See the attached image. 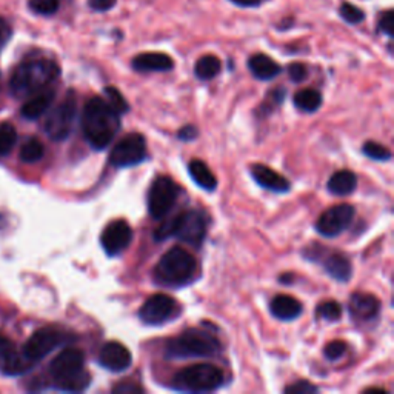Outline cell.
Here are the masks:
<instances>
[{"instance_id":"obj_1","label":"cell","mask_w":394,"mask_h":394,"mask_svg":"<svg viewBox=\"0 0 394 394\" xmlns=\"http://www.w3.org/2000/svg\"><path fill=\"white\" fill-rule=\"evenodd\" d=\"M120 128V115L102 98L86 102L82 115V131L93 150H105Z\"/></svg>"},{"instance_id":"obj_2","label":"cell","mask_w":394,"mask_h":394,"mask_svg":"<svg viewBox=\"0 0 394 394\" xmlns=\"http://www.w3.org/2000/svg\"><path fill=\"white\" fill-rule=\"evenodd\" d=\"M50 374L60 391L79 393L90 387L91 376L85 370V354L79 348H66L50 364Z\"/></svg>"},{"instance_id":"obj_3","label":"cell","mask_w":394,"mask_h":394,"mask_svg":"<svg viewBox=\"0 0 394 394\" xmlns=\"http://www.w3.org/2000/svg\"><path fill=\"white\" fill-rule=\"evenodd\" d=\"M60 68L48 59H33L16 68L10 81V88L16 98H30L56 81Z\"/></svg>"},{"instance_id":"obj_4","label":"cell","mask_w":394,"mask_h":394,"mask_svg":"<svg viewBox=\"0 0 394 394\" xmlns=\"http://www.w3.org/2000/svg\"><path fill=\"white\" fill-rule=\"evenodd\" d=\"M207 236V217L197 209H190L178 214L168 222H163L154 231L156 241H165L168 238H178L191 247L199 248Z\"/></svg>"},{"instance_id":"obj_5","label":"cell","mask_w":394,"mask_h":394,"mask_svg":"<svg viewBox=\"0 0 394 394\" xmlns=\"http://www.w3.org/2000/svg\"><path fill=\"white\" fill-rule=\"evenodd\" d=\"M221 352V342L212 332L190 328L171 339L165 348L166 359L213 357Z\"/></svg>"},{"instance_id":"obj_6","label":"cell","mask_w":394,"mask_h":394,"mask_svg":"<svg viewBox=\"0 0 394 394\" xmlns=\"http://www.w3.org/2000/svg\"><path fill=\"white\" fill-rule=\"evenodd\" d=\"M195 274L196 259L182 247H173L166 251L154 268L156 282L168 286L187 284Z\"/></svg>"},{"instance_id":"obj_7","label":"cell","mask_w":394,"mask_h":394,"mask_svg":"<svg viewBox=\"0 0 394 394\" xmlns=\"http://www.w3.org/2000/svg\"><path fill=\"white\" fill-rule=\"evenodd\" d=\"M224 383V373L212 364H197L180 370L173 379L174 388L188 393L214 391Z\"/></svg>"},{"instance_id":"obj_8","label":"cell","mask_w":394,"mask_h":394,"mask_svg":"<svg viewBox=\"0 0 394 394\" xmlns=\"http://www.w3.org/2000/svg\"><path fill=\"white\" fill-rule=\"evenodd\" d=\"M77 115V103L73 93H69L64 102H60L57 107L50 112L45 120V133L51 140H65L73 133L74 120Z\"/></svg>"},{"instance_id":"obj_9","label":"cell","mask_w":394,"mask_h":394,"mask_svg":"<svg viewBox=\"0 0 394 394\" xmlns=\"http://www.w3.org/2000/svg\"><path fill=\"white\" fill-rule=\"evenodd\" d=\"M68 340L66 332L56 327H45L37 330L34 335L26 340L23 347V354L36 364L40 359L47 357L56 348L64 345Z\"/></svg>"},{"instance_id":"obj_10","label":"cell","mask_w":394,"mask_h":394,"mask_svg":"<svg viewBox=\"0 0 394 394\" xmlns=\"http://www.w3.org/2000/svg\"><path fill=\"white\" fill-rule=\"evenodd\" d=\"M146 159V142L142 134L131 133L115 145L110 154V163L116 168H128Z\"/></svg>"},{"instance_id":"obj_11","label":"cell","mask_w":394,"mask_h":394,"mask_svg":"<svg viewBox=\"0 0 394 394\" xmlns=\"http://www.w3.org/2000/svg\"><path fill=\"white\" fill-rule=\"evenodd\" d=\"M179 196V187L173 179L162 176L156 179L148 192V212L153 219H162L170 213Z\"/></svg>"},{"instance_id":"obj_12","label":"cell","mask_w":394,"mask_h":394,"mask_svg":"<svg viewBox=\"0 0 394 394\" xmlns=\"http://www.w3.org/2000/svg\"><path fill=\"white\" fill-rule=\"evenodd\" d=\"M354 207L340 204L323 212L316 222V230L323 238H336L352 225L354 219Z\"/></svg>"},{"instance_id":"obj_13","label":"cell","mask_w":394,"mask_h":394,"mask_svg":"<svg viewBox=\"0 0 394 394\" xmlns=\"http://www.w3.org/2000/svg\"><path fill=\"white\" fill-rule=\"evenodd\" d=\"M176 311V301L166 294H153L140 306L139 318L146 325H162Z\"/></svg>"},{"instance_id":"obj_14","label":"cell","mask_w":394,"mask_h":394,"mask_svg":"<svg viewBox=\"0 0 394 394\" xmlns=\"http://www.w3.org/2000/svg\"><path fill=\"white\" fill-rule=\"evenodd\" d=\"M131 241H133V230L127 221H115L108 224L100 236L102 248L111 257L124 253L129 247Z\"/></svg>"},{"instance_id":"obj_15","label":"cell","mask_w":394,"mask_h":394,"mask_svg":"<svg viewBox=\"0 0 394 394\" xmlns=\"http://www.w3.org/2000/svg\"><path fill=\"white\" fill-rule=\"evenodd\" d=\"M99 364L105 370L122 373L128 370L133 364V356H131L129 349L120 342H107L99 353Z\"/></svg>"},{"instance_id":"obj_16","label":"cell","mask_w":394,"mask_h":394,"mask_svg":"<svg viewBox=\"0 0 394 394\" xmlns=\"http://www.w3.org/2000/svg\"><path fill=\"white\" fill-rule=\"evenodd\" d=\"M349 316L356 322H370L379 316L381 302L376 296L369 293H354L348 305Z\"/></svg>"},{"instance_id":"obj_17","label":"cell","mask_w":394,"mask_h":394,"mask_svg":"<svg viewBox=\"0 0 394 394\" xmlns=\"http://www.w3.org/2000/svg\"><path fill=\"white\" fill-rule=\"evenodd\" d=\"M251 176L259 183L260 187H264L270 191L286 192L288 190L291 188L288 179H285L284 176H280L277 171L271 170L270 166H267V165H260V163L253 165L251 166Z\"/></svg>"},{"instance_id":"obj_18","label":"cell","mask_w":394,"mask_h":394,"mask_svg":"<svg viewBox=\"0 0 394 394\" xmlns=\"http://www.w3.org/2000/svg\"><path fill=\"white\" fill-rule=\"evenodd\" d=\"M173 66V59L163 52H144L133 59V68L139 73H163Z\"/></svg>"},{"instance_id":"obj_19","label":"cell","mask_w":394,"mask_h":394,"mask_svg":"<svg viewBox=\"0 0 394 394\" xmlns=\"http://www.w3.org/2000/svg\"><path fill=\"white\" fill-rule=\"evenodd\" d=\"M33 366L34 362L30 361V359L23 354V352H17L14 347L6 349L4 353H0V373L5 376H21L26 371H30Z\"/></svg>"},{"instance_id":"obj_20","label":"cell","mask_w":394,"mask_h":394,"mask_svg":"<svg viewBox=\"0 0 394 394\" xmlns=\"http://www.w3.org/2000/svg\"><path fill=\"white\" fill-rule=\"evenodd\" d=\"M54 95H56L54 90H50V88L33 94L22 107V116L28 120H36L42 117L51 107L52 100H54Z\"/></svg>"},{"instance_id":"obj_21","label":"cell","mask_w":394,"mask_h":394,"mask_svg":"<svg viewBox=\"0 0 394 394\" xmlns=\"http://www.w3.org/2000/svg\"><path fill=\"white\" fill-rule=\"evenodd\" d=\"M270 310L279 320H294L302 314V303L293 296L279 294L271 301Z\"/></svg>"},{"instance_id":"obj_22","label":"cell","mask_w":394,"mask_h":394,"mask_svg":"<svg viewBox=\"0 0 394 394\" xmlns=\"http://www.w3.org/2000/svg\"><path fill=\"white\" fill-rule=\"evenodd\" d=\"M322 264L328 276L337 282H348L352 277V262L342 253H330L328 256L322 257Z\"/></svg>"},{"instance_id":"obj_23","label":"cell","mask_w":394,"mask_h":394,"mask_svg":"<svg viewBox=\"0 0 394 394\" xmlns=\"http://www.w3.org/2000/svg\"><path fill=\"white\" fill-rule=\"evenodd\" d=\"M248 66L253 76L259 79V81H271V79L277 77L280 71H282L280 65L265 54H255L250 57Z\"/></svg>"},{"instance_id":"obj_24","label":"cell","mask_w":394,"mask_h":394,"mask_svg":"<svg viewBox=\"0 0 394 394\" xmlns=\"http://www.w3.org/2000/svg\"><path fill=\"white\" fill-rule=\"evenodd\" d=\"M328 191L335 196H348L357 188V178L353 171L340 170L328 179Z\"/></svg>"},{"instance_id":"obj_25","label":"cell","mask_w":394,"mask_h":394,"mask_svg":"<svg viewBox=\"0 0 394 394\" xmlns=\"http://www.w3.org/2000/svg\"><path fill=\"white\" fill-rule=\"evenodd\" d=\"M188 171L191 179L195 180L200 188L207 191H214L217 187V179L213 174V171L208 168V165L202 161H191L188 165Z\"/></svg>"},{"instance_id":"obj_26","label":"cell","mask_w":394,"mask_h":394,"mask_svg":"<svg viewBox=\"0 0 394 394\" xmlns=\"http://www.w3.org/2000/svg\"><path fill=\"white\" fill-rule=\"evenodd\" d=\"M222 64L216 56H204L200 57L195 65V74L200 81H212L221 73Z\"/></svg>"},{"instance_id":"obj_27","label":"cell","mask_w":394,"mask_h":394,"mask_svg":"<svg viewBox=\"0 0 394 394\" xmlns=\"http://www.w3.org/2000/svg\"><path fill=\"white\" fill-rule=\"evenodd\" d=\"M294 105L301 111L305 112H314L320 108L322 105V95L316 90H302L294 95Z\"/></svg>"},{"instance_id":"obj_28","label":"cell","mask_w":394,"mask_h":394,"mask_svg":"<svg viewBox=\"0 0 394 394\" xmlns=\"http://www.w3.org/2000/svg\"><path fill=\"white\" fill-rule=\"evenodd\" d=\"M43 154H45V148L39 139H30L22 145L19 157L25 163H36L39 162Z\"/></svg>"},{"instance_id":"obj_29","label":"cell","mask_w":394,"mask_h":394,"mask_svg":"<svg viewBox=\"0 0 394 394\" xmlns=\"http://www.w3.org/2000/svg\"><path fill=\"white\" fill-rule=\"evenodd\" d=\"M17 142V131L10 124H0V159L8 156Z\"/></svg>"},{"instance_id":"obj_30","label":"cell","mask_w":394,"mask_h":394,"mask_svg":"<svg viewBox=\"0 0 394 394\" xmlns=\"http://www.w3.org/2000/svg\"><path fill=\"white\" fill-rule=\"evenodd\" d=\"M362 151L366 157H370L373 161H379V162H387L391 159V151L388 150L387 146H383L378 142H365L362 146Z\"/></svg>"},{"instance_id":"obj_31","label":"cell","mask_w":394,"mask_h":394,"mask_svg":"<svg viewBox=\"0 0 394 394\" xmlns=\"http://www.w3.org/2000/svg\"><path fill=\"white\" fill-rule=\"evenodd\" d=\"M318 318H322L330 322H336L342 318V306L336 301H327L322 302L316 310Z\"/></svg>"},{"instance_id":"obj_32","label":"cell","mask_w":394,"mask_h":394,"mask_svg":"<svg viewBox=\"0 0 394 394\" xmlns=\"http://www.w3.org/2000/svg\"><path fill=\"white\" fill-rule=\"evenodd\" d=\"M105 94H107L108 98L107 102L111 105V108L115 110L117 115H125L129 110L125 98L119 93V90L115 88V86H107V88H105Z\"/></svg>"},{"instance_id":"obj_33","label":"cell","mask_w":394,"mask_h":394,"mask_svg":"<svg viewBox=\"0 0 394 394\" xmlns=\"http://www.w3.org/2000/svg\"><path fill=\"white\" fill-rule=\"evenodd\" d=\"M31 10L40 16H51L59 10V0H30Z\"/></svg>"},{"instance_id":"obj_34","label":"cell","mask_w":394,"mask_h":394,"mask_svg":"<svg viewBox=\"0 0 394 394\" xmlns=\"http://www.w3.org/2000/svg\"><path fill=\"white\" fill-rule=\"evenodd\" d=\"M340 17L348 23H361L365 19V14L362 10H359L357 6L352 5V4H342L340 5Z\"/></svg>"},{"instance_id":"obj_35","label":"cell","mask_w":394,"mask_h":394,"mask_svg":"<svg viewBox=\"0 0 394 394\" xmlns=\"http://www.w3.org/2000/svg\"><path fill=\"white\" fill-rule=\"evenodd\" d=\"M348 349V345L344 340H332L330 342L325 349H323V354L328 359V361H337V359L342 357Z\"/></svg>"},{"instance_id":"obj_36","label":"cell","mask_w":394,"mask_h":394,"mask_svg":"<svg viewBox=\"0 0 394 394\" xmlns=\"http://www.w3.org/2000/svg\"><path fill=\"white\" fill-rule=\"evenodd\" d=\"M318 391H319V388L316 387V385H313L308 381H299L285 388V393H288V394H311V393H318Z\"/></svg>"},{"instance_id":"obj_37","label":"cell","mask_w":394,"mask_h":394,"mask_svg":"<svg viewBox=\"0 0 394 394\" xmlns=\"http://www.w3.org/2000/svg\"><path fill=\"white\" fill-rule=\"evenodd\" d=\"M112 393L116 394H142L144 388L140 387L137 382H120L117 383L115 388H112Z\"/></svg>"},{"instance_id":"obj_38","label":"cell","mask_w":394,"mask_h":394,"mask_svg":"<svg viewBox=\"0 0 394 394\" xmlns=\"http://www.w3.org/2000/svg\"><path fill=\"white\" fill-rule=\"evenodd\" d=\"M11 36H13V30L10 23L0 17V52H2V50L6 47V43L10 42Z\"/></svg>"},{"instance_id":"obj_39","label":"cell","mask_w":394,"mask_h":394,"mask_svg":"<svg viewBox=\"0 0 394 394\" xmlns=\"http://www.w3.org/2000/svg\"><path fill=\"white\" fill-rule=\"evenodd\" d=\"M288 74L293 82H302L306 77V66L303 64H291L288 66Z\"/></svg>"},{"instance_id":"obj_40","label":"cell","mask_w":394,"mask_h":394,"mask_svg":"<svg viewBox=\"0 0 394 394\" xmlns=\"http://www.w3.org/2000/svg\"><path fill=\"white\" fill-rule=\"evenodd\" d=\"M379 31L393 37V11H385L379 21Z\"/></svg>"},{"instance_id":"obj_41","label":"cell","mask_w":394,"mask_h":394,"mask_svg":"<svg viewBox=\"0 0 394 394\" xmlns=\"http://www.w3.org/2000/svg\"><path fill=\"white\" fill-rule=\"evenodd\" d=\"M117 0H88V5L91 10L94 11H99V13H103V11H110L115 8Z\"/></svg>"},{"instance_id":"obj_42","label":"cell","mask_w":394,"mask_h":394,"mask_svg":"<svg viewBox=\"0 0 394 394\" xmlns=\"http://www.w3.org/2000/svg\"><path fill=\"white\" fill-rule=\"evenodd\" d=\"M199 134V131L196 127H192V125H185L183 127L180 131H179V134L178 137L180 140H185V142H190V140H195Z\"/></svg>"},{"instance_id":"obj_43","label":"cell","mask_w":394,"mask_h":394,"mask_svg":"<svg viewBox=\"0 0 394 394\" xmlns=\"http://www.w3.org/2000/svg\"><path fill=\"white\" fill-rule=\"evenodd\" d=\"M231 2L236 4V5H239V6L251 8V6H257V5H260L262 0H231Z\"/></svg>"},{"instance_id":"obj_44","label":"cell","mask_w":394,"mask_h":394,"mask_svg":"<svg viewBox=\"0 0 394 394\" xmlns=\"http://www.w3.org/2000/svg\"><path fill=\"white\" fill-rule=\"evenodd\" d=\"M13 347H14V344L11 342L10 339L0 335V353H4V352H6V349H10Z\"/></svg>"},{"instance_id":"obj_45","label":"cell","mask_w":394,"mask_h":394,"mask_svg":"<svg viewBox=\"0 0 394 394\" xmlns=\"http://www.w3.org/2000/svg\"><path fill=\"white\" fill-rule=\"evenodd\" d=\"M365 393H382V394H387L383 388H366Z\"/></svg>"}]
</instances>
